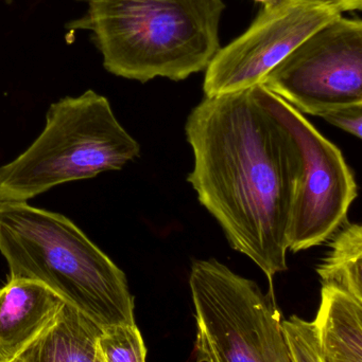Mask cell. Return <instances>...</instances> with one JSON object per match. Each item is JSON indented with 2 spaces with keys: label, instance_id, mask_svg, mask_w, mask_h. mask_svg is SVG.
<instances>
[{
  "label": "cell",
  "instance_id": "6da1fadb",
  "mask_svg": "<svg viewBox=\"0 0 362 362\" xmlns=\"http://www.w3.org/2000/svg\"><path fill=\"white\" fill-rule=\"evenodd\" d=\"M195 167L187 180L234 250L270 282L287 270L293 202L304 175L301 146L259 84L205 97L185 125Z\"/></svg>",
  "mask_w": 362,
  "mask_h": 362
},
{
  "label": "cell",
  "instance_id": "7a4b0ae2",
  "mask_svg": "<svg viewBox=\"0 0 362 362\" xmlns=\"http://www.w3.org/2000/svg\"><path fill=\"white\" fill-rule=\"evenodd\" d=\"M68 29L87 31L110 74L146 83L203 71L221 48L223 0H82Z\"/></svg>",
  "mask_w": 362,
  "mask_h": 362
},
{
  "label": "cell",
  "instance_id": "3957f363",
  "mask_svg": "<svg viewBox=\"0 0 362 362\" xmlns=\"http://www.w3.org/2000/svg\"><path fill=\"white\" fill-rule=\"evenodd\" d=\"M0 253L9 279L42 283L101 329L136 325L125 272L64 215L0 202Z\"/></svg>",
  "mask_w": 362,
  "mask_h": 362
},
{
  "label": "cell",
  "instance_id": "277c9868",
  "mask_svg": "<svg viewBox=\"0 0 362 362\" xmlns=\"http://www.w3.org/2000/svg\"><path fill=\"white\" fill-rule=\"evenodd\" d=\"M140 155L106 97L89 89L62 98L33 144L0 167V202H27L57 185L119 171Z\"/></svg>",
  "mask_w": 362,
  "mask_h": 362
},
{
  "label": "cell",
  "instance_id": "5b68a950",
  "mask_svg": "<svg viewBox=\"0 0 362 362\" xmlns=\"http://www.w3.org/2000/svg\"><path fill=\"white\" fill-rule=\"evenodd\" d=\"M197 362H295L273 296L216 259L189 276Z\"/></svg>",
  "mask_w": 362,
  "mask_h": 362
},
{
  "label": "cell",
  "instance_id": "8992f818",
  "mask_svg": "<svg viewBox=\"0 0 362 362\" xmlns=\"http://www.w3.org/2000/svg\"><path fill=\"white\" fill-rule=\"evenodd\" d=\"M261 84L312 116L362 105L361 19H334L304 40Z\"/></svg>",
  "mask_w": 362,
  "mask_h": 362
},
{
  "label": "cell",
  "instance_id": "52a82bcc",
  "mask_svg": "<svg viewBox=\"0 0 362 362\" xmlns=\"http://www.w3.org/2000/svg\"><path fill=\"white\" fill-rule=\"evenodd\" d=\"M265 95L303 151L304 175L293 202L288 235V250L299 252L324 244L348 221L357 183L338 146L267 87Z\"/></svg>",
  "mask_w": 362,
  "mask_h": 362
},
{
  "label": "cell",
  "instance_id": "ba28073f",
  "mask_svg": "<svg viewBox=\"0 0 362 362\" xmlns=\"http://www.w3.org/2000/svg\"><path fill=\"white\" fill-rule=\"evenodd\" d=\"M342 10L327 0H274L264 4L252 25L218 50L205 69V97L236 93L261 84L304 40Z\"/></svg>",
  "mask_w": 362,
  "mask_h": 362
},
{
  "label": "cell",
  "instance_id": "9c48e42d",
  "mask_svg": "<svg viewBox=\"0 0 362 362\" xmlns=\"http://www.w3.org/2000/svg\"><path fill=\"white\" fill-rule=\"evenodd\" d=\"M64 303L38 281L8 279L0 287V362L12 361L50 325Z\"/></svg>",
  "mask_w": 362,
  "mask_h": 362
},
{
  "label": "cell",
  "instance_id": "30bf717a",
  "mask_svg": "<svg viewBox=\"0 0 362 362\" xmlns=\"http://www.w3.org/2000/svg\"><path fill=\"white\" fill-rule=\"evenodd\" d=\"M101 329L64 303L50 325L10 362H104L98 349Z\"/></svg>",
  "mask_w": 362,
  "mask_h": 362
},
{
  "label": "cell",
  "instance_id": "8fae6325",
  "mask_svg": "<svg viewBox=\"0 0 362 362\" xmlns=\"http://www.w3.org/2000/svg\"><path fill=\"white\" fill-rule=\"evenodd\" d=\"M312 323L323 362H362V302L322 287Z\"/></svg>",
  "mask_w": 362,
  "mask_h": 362
},
{
  "label": "cell",
  "instance_id": "7c38bea8",
  "mask_svg": "<svg viewBox=\"0 0 362 362\" xmlns=\"http://www.w3.org/2000/svg\"><path fill=\"white\" fill-rule=\"evenodd\" d=\"M329 251L317 268L322 287L362 302V228L346 221L331 238Z\"/></svg>",
  "mask_w": 362,
  "mask_h": 362
},
{
  "label": "cell",
  "instance_id": "4fadbf2b",
  "mask_svg": "<svg viewBox=\"0 0 362 362\" xmlns=\"http://www.w3.org/2000/svg\"><path fill=\"white\" fill-rule=\"evenodd\" d=\"M98 349L104 362H146V346L136 325L102 329Z\"/></svg>",
  "mask_w": 362,
  "mask_h": 362
},
{
  "label": "cell",
  "instance_id": "5bb4252c",
  "mask_svg": "<svg viewBox=\"0 0 362 362\" xmlns=\"http://www.w3.org/2000/svg\"><path fill=\"white\" fill-rule=\"evenodd\" d=\"M295 362H323L319 353L314 323L293 316L282 321Z\"/></svg>",
  "mask_w": 362,
  "mask_h": 362
},
{
  "label": "cell",
  "instance_id": "9a60e30c",
  "mask_svg": "<svg viewBox=\"0 0 362 362\" xmlns=\"http://www.w3.org/2000/svg\"><path fill=\"white\" fill-rule=\"evenodd\" d=\"M325 121L354 137H362V105H353L329 112L322 117Z\"/></svg>",
  "mask_w": 362,
  "mask_h": 362
},
{
  "label": "cell",
  "instance_id": "2e32d148",
  "mask_svg": "<svg viewBox=\"0 0 362 362\" xmlns=\"http://www.w3.org/2000/svg\"><path fill=\"white\" fill-rule=\"evenodd\" d=\"M333 2L336 6L341 8L342 12H351V11L361 10L362 0H327Z\"/></svg>",
  "mask_w": 362,
  "mask_h": 362
},
{
  "label": "cell",
  "instance_id": "e0dca14e",
  "mask_svg": "<svg viewBox=\"0 0 362 362\" xmlns=\"http://www.w3.org/2000/svg\"><path fill=\"white\" fill-rule=\"evenodd\" d=\"M254 1L259 2V4H269V2L274 1V0H254Z\"/></svg>",
  "mask_w": 362,
  "mask_h": 362
}]
</instances>
